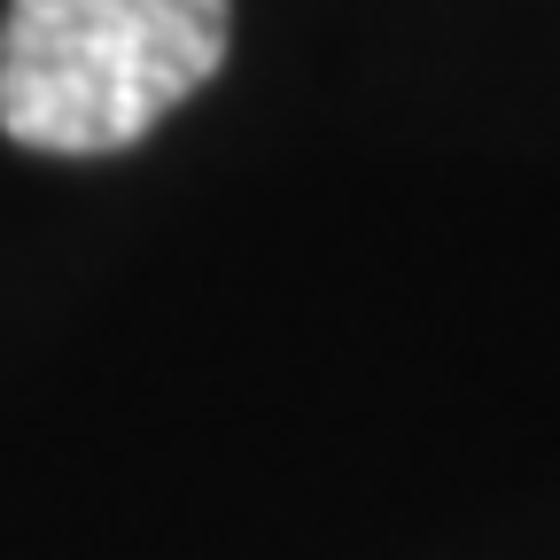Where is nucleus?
Listing matches in <instances>:
<instances>
[{
	"mask_svg": "<svg viewBox=\"0 0 560 560\" xmlns=\"http://www.w3.org/2000/svg\"><path fill=\"white\" fill-rule=\"evenodd\" d=\"M226 62V0H9L0 132L39 156H117Z\"/></svg>",
	"mask_w": 560,
	"mask_h": 560,
	"instance_id": "obj_1",
	"label": "nucleus"
}]
</instances>
